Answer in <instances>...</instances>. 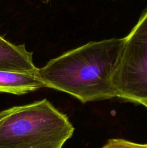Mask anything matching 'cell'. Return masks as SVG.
Segmentation results:
<instances>
[{"mask_svg":"<svg viewBox=\"0 0 147 148\" xmlns=\"http://www.w3.org/2000/svg\"><path fill=\"white\" fill-rule=\"evenodd\" d=\"M125 39L92 41L69 51L37 69L46 88L70 94L83 103L118 98L113 78Z\"/></svg>","mask_w":147,"mask_h":148,"instance_id":"6da1fadb","label":"cell"},{"mask_svg":"<svg viewBox=\"0 0 147 148\" xmlns=\"http://www.w3.org/2000/svg\"><path fill=\"white\" fill-rule=\"evenodd\" d=\"M74 127L48 100L0 112V148H62Z\"/></svg>","mask_w":147,"mask_h":148,"instance_id":"7a4b0ae2","label":"cell"},{"mask_svg":"<svg viewBox=\"0 0 147 148\" xmlns=\"http://www.w3.org/2000/svg\"><path fill=\"white\" fill-rule=\"evenodd\" d=\"M124 39L113 86L118 98L138 103L147 99V9Z\"/></svg>","mask_w":147,"mask_h":148,"instance_id":"3957f363","label":"cell"},{"mask_svg":"<svg viewBox=\"0 0 147 148\" xmlns=\"http://www.w3.org/2000/svg\"><path fill=\"white\" fill-rule=\"evenodd\" d=\"M33 53L24 45H14L0 36V72L36 74Z\"/></svg>","mask_w":147,"mask_h":148,"instance_id":"277c9868","label":"cell"},{"mask_svg":"<svg viewBox=\"0 0 147 148\" xmlns=\"http://www.w3.org/2000/svg\"><path fill=\"white\" fill-rule=\"evenodd\" d=\"M45 85L36 74L0 72V92L23 95Z\"/></svg>","mask_w":147,"mask_h":148,"instance_id":"5b68a950","label":"cell"},{"mask_svg":"<svg viewBox=\"0 0 147 148\" xmlns=\"http://www.w3.org/2000/svg\"><path fill=\"white\" fill-rule=\"evenodd\" d=\"M102 148H147V144H139L122 139H110Z\"/></svg>","mask_w":147,"mask_h":148,"instance_id":"8992f818","label":"cell"},{"mask_svg":"<svg viewBox=\"0 0 147 148\" xmlns=\"http://www.w3.org/2000/svg\"><path fill=\"white\" fill-rule=\"evenodd\" d=\"M138 104H141V105H143L144 106L146 107V108H147V99H145V100H142V101H140L139 103H138Z\"/></svg>","mask_w":147,"mask_h":148,"instance_id":"52a82bcc","label":"cell"},{"mask_svg":"<svg viewBox=\"0 0 147 148\" xmlns=\"http://www.w3.org/2000/svg\"><path fill=\"white\" fill-rule=\"evenodd\" d=\"M49 1H50V0H44V1H45V2H46V3H48Z\"/></svg>","mask_w":147,"mask_h":148,"instance_id":"ba28073f","label":"cell"}]
</instances>
